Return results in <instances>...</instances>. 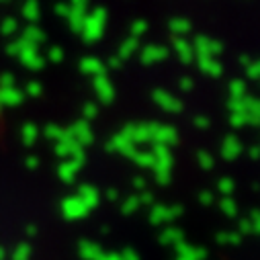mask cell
<instances>
[{
    "instance_id": "ba28073f",
    "label": "cell",
    "mask_w": 260,
    "mask_h": 260,
    "mask_svg": "<svg viewBox=\"0 0 260 260\" xmlns=\"http://www.w3.org/2000/svg\"><path fill=\"white\" fill-rule=\"evenodd\" d=\"M39 39H41V33L37 29H27L23 35V41H27L29 45H31V41H39Z\"/></svg>"
},
{
    "instance_id": "52a82bcc",
    "label": "cell",
    "mask_w": 260,
    "mask_h": 260,
    "mask_svg": "<svg viewBox=\"0 0 260 260\" xmlns=\"http://www.w3.org/2000/svg\"><path fill=\"white\" fill-rule=\"evenodd\" d=\"M23 15H25L29 21H35V19H37V5H35V3H29V5H25V9H23Z\"/></svg>"
},
{
    "instance_id": "30bf717a",
    "label": "cell",
    "mask_w": 260,
    "mask_h": 260,
    "mask_svg": "<svg viewBox=\"0 0 260 260\" xmlns=\"http://www.w3.org/2000/svg\"><path fill=\"white\" fill-rule=\"evenodd\" d=\"M29 92H31V94H39V86H37L35 82H31V84H29Z\"/></svg>"
},
{
    "instance_id": "8fae6325",
    "label": "cell",
    "mask_w": 260,
    "mask_h": 260,
    "mask_svg": "<svg viewBox=\"0 0 260 260\" xmlns=\"http://www.w3.org/2000/svg\"><path fill=\"white\" fill-rule=\"evenodd\" d=\"M0 260H5V250L0 248Z\"/></svg>"
},
{
    "instance_id": "3957f363",
    "label": "cell",
    "mask_w": 260,
    "mask_h": 260,
    "mask_svg": "<svg viewBox=\"0 0 260 260\" xmlns=\"http://www.w3.org/2000/svg\"><path fill=\"white\" fill-rule=\"evenodd\" d=\"M0 33L3 35H13V33H17V21L13 19V17H7L3 23H0Z\"/></svg>"
},
{
    "instance_id": "7c38bea8",
    "label": "cell",
    "mask_w": 260,
    "mask_h": 260,
    "mask_svg": "<svg viewBox=\"0 0 260 260\" xmlns=\"http://www.w3.org/2000/svg\"><path fill=\"white\" fill-rule=\"evenodd\" d=\"M0 113H3V103H0Z\"/></svg>"
},
{
    "instance_id": "277c9868",
    "label": "cell",
    "mask_w": 260,
    "mask_h": 260,
    "mask_svg": "<svg viewBox=\"0 0 260 260\" xmlns=\"http://www.w3.org/2000/svg\"><path fill=\"white\" fill-rule=\"evenodd\" d=\"M35 136H37V132H35V127L27 123V125L23 127V142H25L27 146H31V144L35 142Z\"/></svg>"
},
{
    "instance_id": "6da1fadb",
    "label": "cell",
    "mask_w": 260,
    "mask_h": 260,
    "mask_svg": "<svg viewBox=\"0 0 260 260\" xmlns=\"http://www.w3.org/2000/svg\"><path fill=\"white\" fill-rule=\"evenodd\" d=\"M21 101H23V94L15 86L0 88V103H3V107H17V105H21Z\"/></svg>"
},
{
    "instance_id": "9c48e42d",
    "label": "cell",
    "mask_w": 260,
    "mask_h": 260,
    "mask_svg": "<svg viewBox=\"0 0 260 260\" xmlns=\"http://www.w3.org/2000/svg\"><path fill=\"white\" fill-rule=\"evenodd\" d=\"M15 76L13 74H0V88H13Z\"/></svg>"
},
{
    "instance_id": "7a4b0ae2",
    "label": "cell",
    "mask_w": 260,
    "mask_h": 260,
    "mask_svg": "<svg viewBox=\"0 0 260 260\" xmlns=\"http://www.w3.org/2000/svg\"><path fill=\"white\" fill-rule=\"evenodd\" d=\"M19 57H21V61L25 63L27 68H39V66H41V59L37 57V53H35V47H33V45H27V47L19 53Z\"/></svg>"
},
{
    "instance_id": "8992f818",
    "label": "cell",
    "mask_w": 260,
    "mask_h": 260,
    "mask_svg": "<svg viewBox=\"0 0 260 260\" xmlns=\"http://www.w3.org/2000/svg\"><path fill=\"white\" fill-rule=\"evenodd\" d=\"M27 45H29L27 41H23V39H19V41H15V43H11V45L7 47V51H9L11 55H19V53H21V51H23V49H25Z\"/></svg>"
},
{
    "instance_id": "5b68a950",
    "label": "cell",
    "mask_w": 260,
    "mask_h": 260,
    "mask_svg": "<svg viewBox=\"0 0 260 260\" xmlns=\"http://www.w3.org/2000/svg\"><path fill=\"white\" fill-rule=\"evenodd\" d=\"M29 246L27 244H21V246H17V250L13 252V260H27L29 258Z\"/></svg>"
}]
</instances>
